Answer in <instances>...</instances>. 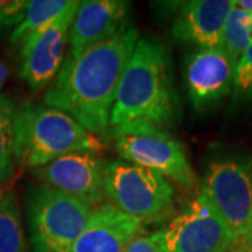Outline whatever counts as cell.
I'll return each instance as SVG.
<instances>
[{
	"instance_id": "cell-14",
	"label": "cell",
	"mask_w": 252,
	"mask_h": 252,
	"mask_svg": "<svg viewBox=\"0 0 252 252\" xmlns=\"http://www.w3.org/2000/svg\"><path fill=\"white\" fill-rule=\"evenodd\" d=\"M234 0H192L181 6L172 24V36L200 49L220 48L225 21Z\"/></svg>"
},
{
	"instance_id": "cell-21",
	"label": "cell",
	"mask_w": 252,
	"mask_h": 252,
	"mask_svg": "<svg viewBox=\"0 0 252 252\" xmlns=\"http://www.w3.org/2000/svg\"><path fill=\"white\" fill-rule=\"evenodd\" d=\"M126 252H165L161 231L153 234H140L127 247Z\"/></svg>"
},
{
	"instance_id": "cell-20",
	"label": "cell",
	"mask_w": 252,
	"mask_h": 252,
	"mask_svg": "<svg viewBox=\"0 0 252 252\" xmlns=\"http://www.w3.org/2000/svg\"><path fill=\"white\" fill-rule=\"evenodd\" d=\"M27 6L26 0H0V30L17 27L24 17Z\"/></svg>"
},
{
	"instance_id": "cell-17",
	"label": "cell",
	"mask_w": 252,
	"mask_h": 252,
	"mask_svg": "<svg viewBox=\"0 0 252 252\" xmlns=\"http://www.w3.org/2000/svg\"><path fill=\"white\" fill-rule=\"evenodd\" d=\"M251 44L252 13L234 4L225 21L220 49L235 66Z\"/></svg>"
},
{
	"instance_id": "cell-5",
	"label": "cell",
	"mask_w": 252,
	"mask_h": 252,
	"mask_svg": "<svg viewBox=\"0 0 252 252\" xmlns=\"http://www.w3.org/2000/svg\"><path fill=\"white\" fill-rule=\"evenodd\" d=\"M175 190L161 174L126 160L104 162V196L112 206L142 221L167 216Z\"/></svg>"
},
{
	"instance_id": "cell-3",
	"label": "cell",
	"mask_w": 252,
	"mask_h": 252,
	"mask_svg": "<svg viewBox=\"0 0 252 252\" xmlns=\"http://www.w3.org/2000/svg\"><path fill=\"white\" fill-rule=\"evenodd\" d=\"M105 146L61 109L34 102L16 107L14 157L16 161L39 168L63 154L98 153Z\"/></svg>"
},
{
	"instance_id": "cell-8",
	"label": "cell",
	"mask_w": 252,
	"mask_h": 252,
	"mask_svg": "<svg viewBox=\"0 0 252 252\" xmlns=\"http://www.w3.org/2000/svg\"><path fill=\"white\" fill-rule=\"evenodd\" d=\"M161 234L165 252H227L234 244L228 227L200 193Z\"/></svg>"
},
{
	"instance_id": "cell-6",
	"label": "cell",
	"mask_w": 252,
	"mask_h": 252,
	"mask_svg": "<svg viewBox=\"0 0 252 252\" xmlns=\"http://www.w3.org/2000/svg\"><path fill=\"white\" fill-rule=\"evenodd\" d=\"M114 140L119 156L170 178L182 188L195 187L196 177L184 146L165 129L144 121L114 126Z\"/></svg>"
},
{
	"instance_id": "cell-11",
	"label": "cell",
	"mask_w": 252,
	"mask_h": 252,
	"mask_svg": "<svg viewBox=\"0 0 252 252\" xmlns=\"http://www.w3.org/2000/svg\"><path fill=\"white\" fill-rule=\"evenodd\" d=\"M235 66L220 49H200L187 58L185 83L193 108L215 105L233 90Z\"/></svg>"
},
{
	"instance_id": "cell-7",
	"label": "cell",
	"mask_w": 252,
	"mask_h": 252,
	"mask_svg": "<svg viewBox=\"0 0 252 252\" xmlns=\"http://www.w3.org/2000/svg\"><path fill=\"white\" fill-rule=\"evenodd\" d=\"M200 195L216 210L235 241L252 223L251 161L238 156H219L209 162Z\"/></svg>"
},
{
	"instance_id": "cell-1",
	"label": "cell",
	"mask_w": 252,
	"mask_h": 252,
	"mask_svg": "<svg viewBox=\"0 0 252 252\" xmlns=\"http://www.w3.org/2000/svg\"><path fill=\"white\" fill-rule=\"evenodd\" d=\"M137 39L139 31L127 27L76 58L67 55L54 86L46 91V105L70 115L93 135L104 133Z\"/></svg>"
},
{
	"instance_id": "cell-13",
	"label": "cell",
	"mask_w": 252,
	"mask_h": 252,
	"mask_svg": "<svg viewBox=\"0 0 252 252\" xmlns=\"http://www.w3.org/2000/svg\"><path fill=\"white\" fill-rule=\"evenodd\" d=\"M143 225L142 220L126 215L111 203H101L90 213L73 252H126L140 235Z\"/></svg>"
},
{
	"instance_id": "cell-24",
	"label": "cell",
	"mask_w": 252,
	"mask_h": 252,
	"mask_svg": "<svg viewBox=\"0 0 252 252\" xmlns=\"http://www.w3.org/2000/svg\"><path fill=\"white\" fill-rule=\"evenodd\" d=\"M235 4H237V6H240V7H243L244 10H247V11L252 13V0H241V1H235Z\"/></svg>"
},
{
	"instance_id": "cell-10",
	"label": "cell",
	"mask_w": 252,
	"mask_h": 252,
	"mask_svg": "<svg viewBox=\"0 0 252 252\" xmlns=\"http://www.w3.org/2000/svg\"><path fill=\"white\" fill-rule=\"evenodd\" d=\"M44 185L79 199L89 207L101 205L104 196V162L97 153L63 154L35 170Z\"/></svg>"
},
{
	"instance_id": "cell-26",
	"label": "cell",
	"mask_w": 252,
	"mask_h": 252,
	"mask_svg": "<svg viewBox=\"0 0 252 252\" xmlns=\"http://www.w3.org/2000/svg\"><path fill=\"white\" fill-rule=\"evenodd\" d=\"M231 252H241V251H238L237 248H234V250H233V251H231Z\"/></svg>"
},
{
	"instance_id": "cell-4",
	"label": "cell",
	"mask_w": 252,
	"mask_h": 252,
	"mask_svg": "<svg viewBox=\"0 0 252 252\" xmlns=\"http://www.w3.org/2000/svg\"><path fill=\"white\" fill-rule=\"evenodd\" d=\"M91 209L46 185L26 192V215L32 252H73Z\"/></svg>"
},
{
	"instance_id": "cell-22",
	"label": "cell",
	"mask_w": 252,
	"mask_h": 252,
	"mask_svg": "<svg viewBox=\"0 0 252 252\" xmlns=\"http://www.w3.org/2000/svg\"><path fill=\"white\" fill-rule=\"evenodd\" d=\"M233 245H237L235 248L241 252H252V223L247 231V234L243 238H240L238 241H235Z\"/></svg>"
},
{
	"instance_id": "cell-18",
	"label": "cell",
	"mask_w": 252,
	"mask_h": 252,
	"mask_svg": "<svg viewBox=\"0 0 252 252\" xmlns=\"http://www.w3.org/2000/svg\"><path fill=\"white\" fill-rule=\"evenodd\" d=\"M14 115L16 105L0 94V181L7 180L14 170Z\"/></svg>"
},
{
	"instance_id": "cell-2",
	"label": "cell",
	"mask_w": 252,
	"mask_h": 252,
	"mask_svg": "<svg viewBox=\"0 0 252 252\" xmlns=\"http://www.w3.org/2000/svg\"><path fill=\"white\" fill-rule=\"evenodd\" d=\"M177 117L178 98L168 54L157 39L142 36L119 81L109 125L144 121L164 129Z\"/></svg>"
},
{
	"instance_id": "cell-25",
	"label": "cell",
	"mask_w": 252,
	"mask_h": 252,
	"mask_svg": "<svg viewBox=\"0 0 252 252\" xmlns=\"http://www.w3.org/2000/svg\"><path fill=\"white\" fill-rule=\"evenodd\" d=\"M4 195H6V193H4V192L1 190V188H0V200L3 199V196H4Z\"/></svg>"
},
{
	"instance_id": "cell-12",
	"label": "cell",
	"mask_w": 252,
	"mask_h": 252,
	"mask_svg": "<svg viewBox=\"0 0 252 252\" xmlns=\"http://www.w3.org/2000/svg\"><path fill=\"white\" fill-rule=\"evenodd\" d=\"M129 6L127 1L122 0L80 1L69 30V55L76 58L91 46L126 30Z\"/></svg>"
},
{
	"instance_id": "cell-16",
	"label": "cell",
	"mask_w": 252,
	"mask_h": 252,
	"mask_svg": "<svg viewBox=\"0 0 252 252\" xmlns=\"http://www.w3.org/2000/svg\"><path fill=\"white\" fill-rule=\"evenodd\" d=\"M0 252H27L21 209L14 192L0 200Z\"/></svg>"
},
{
	"instance_id": "cell-19",
	"label": "cell",
	"mask_w": 252,
	"mask_h": 252,
	"mask_svg": "<svg viewBox=\"0 0 252 252\" xmlns=\"http://www.w3.org/2000/svg\"><path fill=\"white\" fill-rule=\"evenodd\" d=\"M233 95L234 98H248L252 95V44L235 64Z\"/></svg>"
},
{
	"instance_id": "cell-15",
	"label": "cell",
	"mask_w": 252,
	"mask_h": 252,
	"mask_svg": "<svg viewBox=\"0 0 252 252\" xmlns=\"http://www.w3.org/2000/svg\"><path fill=\"white\" fill-rule=\"evenodd\" d=\"M72 0H31L28 1L24 17L13 30L10 42L23 45L30 36L35 35L59 17Z\"/></svg>"
},
{
	"instance_id": "cell-9",
	"label": "cell",
	"mask_w": 252,
	"mask_h": 252,
	"mask_svg": "<svg viewBox=\"0 0 252 252\" xmlns=\"http://www.w3.org/2000/svg\"><path fill=\"white\" fill-rule=\"evenodd\" d=\"M79 3L72 0L59 17L21 45L20 74L32 90H42L56 79L62 67L64 46L69 41V30Z\"/></svg>"
},
{
	"instance_id": "cell-23",
	"label": "cell",
	"mask_w": 252,
	"mask_h": 252,
	"mask_svg": "<svg viewBox=\"0 0 252 252\" xmlns=\"http://www.w3.org/2000/svg\"><path fill=\"white\" fill-rule=\"evenodd\" d=\"M7 76H9V70H7V67H6L3 63L0 62V89L3 87V84H4L6 80H7Z\"/></svg>"
}]
</instances>
